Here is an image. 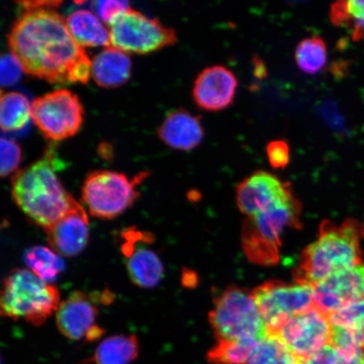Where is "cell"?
<instances>
[{
    "mask_svg": "<svg viewBox=\"0 0 364 364\" xmlns=\"http://www.w3.org/2000/svg\"><path fill=\"white\" fill-rule=\"evenodd\" d=\"M275 336L299 361L304 360L331 345L329 317L314 306L291 318Z\"/></svg>",
    "mask_w": 364,
    "mask_h": 364,
    "instance_id": "obj_11",
    "label": "cell"
},
{
    "mask_svg": "<svg viewBox=\"0 0 364 364\" xmlns=\"http://www.w3.org/2000/svg\"><path fill=\"white\" fill-rule=\"evenodd\" d=\"M336 364H364V353L351 356L339 354Z\"/></svg>",
    "mask_w": 364,
    "mask_h": 364,
    "instance_id": "obj_36",
    "label": "cell"
},
{
    "mask_svg": "<svg viewBox=\"0 0 364 364\" xmlns=\"http://www.w3.org/2000/svg\"><path fill=\"white\" fill-rule=\"evenodd\" d=\"M131 59L120 49L109 46L93 58L91 76L103 88H117L131 75Z\"/></svg>",
    "mask_w": 364,
    "mask_h": 364,
    "instance_id": "obj_19",
    "label": "cell"
},
{
    "mask_svg": "<svg viewBox=\"0 0 364 364\" xmlns=\"http://www.w3.org/2000/svg\"><path fill=\"white\" fill-rule=\"evenodd\" d=\"M27 268L45 283L52 284L65 269V262L53 250L45 247H34L25 255Z\"/></svg>",
    "mask_w": 364,
    "mask_h": 364,
    "instance_id": "obj_24",
    "label": "cell"
},
{
    "mask_svg": "<svg viewBox=\"0 0 364 364\" xmlns=\"http://www.w3.org/2000/svg\"><path fill=\"white\" fill-rule=\"evenodd\" d=\"M0 154H1V166L0 174L3 177L16 172L21 161V149L16 141L2 136L0 139Z\"/></svg>",
    "mask_w": 364,
    "mask_h": 364,
    "instance_id": "obj_29",
    "label": "cell"
},
{
    "mask_svg": "<svg viewBox=\"0 0 364 364\" xmlns=\"http://www.w3.org/2000/svg\"><path fill=\"white\" fill-rule=\"evenodd\" d=\"M295 61L300 70L316 75L325 67L327 47L324 39L318 36L304 38L295 49Z\"/></svg>",
    "mask_w": 364,
    "mask_h": 364,
    "instance_id": "obj_26",
    "label": "cell"
},
{
    "mask_svg": "<svg viewBox=\"0 0 364 364\" xmlns=\"http://www.w3.org/2000/svg\"><path fill=\"white\" fill-rule=\"evenodd\" d=\"M50 247L59 256H78L89 242L90 224L87 213L77 202L70 211L44 230Z\"/></svg>",
    "mask_w": 364,
    "mask_h": 364,
    "instance_id": "obj_16",
    "label": "cell"
},
{
    "mask_svg": "<svg viewBox=\"0 0 364 364\" xmlns=\"http://www.w3.org/2000/svg\"><path fill=\"white\" fill-rule=\"evenodd\" d=\"M315 307L330 316L345 304L364 299V262L336 273L314 287Z\"/></svg>",
    "mask_w": 364,
    "mask_h": 364,
    "instance_id": "obj_14",
    "label": "cell"
},
{
    "mask_svg": "<svg viewBox=\"0 0 364 364\" xmlns=\"http://www.w3.org/2000/svg\"><path fill=\"white\" fill-rule=\"evenodd\" d=\"M139 354V343L135 335H116L105 339L92 357L82 364H130Z\"/></svg>",
    "mask_w": 364,
    "mask_h": 364,
    "instance_id": "obj_21",
    "label": "cell"
},
{
    "mask_svg": "<svg viewBox=\"0 0 364 364\" xmlns=\"http://www.w3.org/2000/svg\"><path fill=\"white\" fill-rule=\"evenodd\" d=\"M56 286L45 283L28 268H16L3 282L0 312L13 321L23 318L29 324H44L60 304Z\"/></svg>",
    "mask_w": 364,
    "mask_h": 364,
    "instance_id": "obj_4",
    "label": "cell"
},
{
    "mask_svg": "<svg viewBox=\"0 0 364 364\" xmlns=\"http://www.w3.org/2000/svg\"><path fill=\"white\" fill-rule=\"evenodd\" d=\"M31 119H33V110L26 95L16 91L2 92L0 126L4 133H16L26 129Z\"/></svg>",
    "mask_w": 364,
    "mask_h": 364,
    "instance_id": "obj_22",
    "label": "cell"
},
{
    "mask_svg": "<svg viewBox=\"0 0 364 364\" xmlns=\"http://www.w3.org/2000/svg\"><path fill=\"white\" fill-rule=\"evenodd\" d=\"M294 197L289 181L264 171L253 172L236 188V203L247 218L256 216Z\"/></svg>",
    "mask_w": 364,
    "mask_h": 364,
    "instance_id": "obj_13",
    "label": "cell"
},
{
    "mask_svg": "<svg viewBox=\"0 0 364 364\" xmlns=\"http://www.w3.org/2000/svg\"><path fill=\"white\" fill-rule=\"evenodd\" d=\"M252 294L269 336H275L291 318L315 306L314 287L297 282H267Z\"/></svg>",
    "mask_w": 364,
    "mask_h": 364,
    "instance_id": "obj_8",
    "label": "cell"
},
{
    "mask_svg": "<svg viewBox=\"0 0 364 364\" xmlns=\"http://www.w3.org/2000/svg\"><path fill=\"white\" fill-rule=\"evenodd\" d=\"M262 341H218L207 358L212 364H245Z\"/></svg>",
    "mask_w": 364,
    "mask_h": 364,
    "instance_id": "obj_27",
    "label": "cell"
},
{
    "mask_svg": "<svg viewBox=\"0 0 364 364\" xmlns=\"http://www.w3.org/2000/svg\"><path fill=\"white\" fill-rule=\"evenodd\" d=\"M157 134L168 147L189 151L202 143L205 132L201 117L180 108L168 114Z\"/></svg>",
    "mask_w": 364,
    "mask_h": 364,
    "instance_id": "obj_18",
    "label": "cell"
},
{
    "mask_svg": "<svg viewBox=\"0 0 364 364\" xmlns=\"http://www.w3.org/2000/svg\"><path fill=\"white\" fill-rule=\"evenodd\" d=\"M109 30L112 47L125 53H149L177 41L174 29L131 8L121 14Z\"/></svg>",
    "mask_w": 364,
    "mask_h": 364,
    "instance_id": "obj_9",
    "label": "cell"
},
{
    "mask_svg": "<svg viewBox=\"0 0 364 364\" xmlns=\"http://www.w3.org/2000/svg\"><path fill=\"white\" fill-rule=\"evenodd\" d=\"M63 162L55 144H49L43 156L11 178V194L18 208L44 230L56 223L77 203L57 175Z\"/></svg>",
    "mask_w": 364,
    "mask_h": 364,
    "instance_id": "obj_2",
    "label": "cell"
},
{
    "mask_svg": "<svg viewBox=\"0 0 364 364\" xmlns=\"http://www.w3.org/2000/svg\"><path fill=\"white\" fill-rule=\"evenodd\" d=\"M218 341H263L269 336L252 292L231 286L218 295L209 313Z\"/></svg>",
    "mask_w": 364,
    "mask_h": 364,
    "instance_id": "obj_6",
    "label": "cell"
},
{
    "mask_svg": "<svg viewBox=\"0 0 364 364\" xmlns=\"http://www.w3.org/2000/svg\"><path fill=\"white\" fill-rule=\"evenodd\" d=\"M299 361L276 336L259 343L245 364H299Z\"/></svg>",
    "mask_w": 364,
    "mask_h": 364,
    "instance_id": "obj_28",
    "label": "cell"
},
{
    "mask_svg": "<svg viewBox=\"0 0 364 364\" xmlns=\"http://www.w3.org/2000/svg\"><path fill=\"white\" fill-rule=\"evenodd\" d=\"M267 156L273 169H285L290 162V147L283 139L270 141L267 144Z\"/></svg>",
    "mask_w": 364,
    "mask_h": 364,
    "instance_id": "obj_31",
    "label": "cell"
},
{
    "mask_svg": "<svg viewBox=\"0 0 364 364\" xmlns=\"http://www.w3.org/2000/svg\"><path fill=\"white\" fill-rule=\"evenodd\" d=\"M302 205L296 197L253 217L245 218L243 250L253 263L273 266L279 262L282 237L287 230L301 225Z\"/></svg>",
    "mask_w": 364,
    "mask_h": 364,
    "instance_id": "obj_5",
    "label": "cell"
},
{
    "mask_svg": "<svg viewBox=\"0 0 364 364\" xmlns=\"http://www.w3.org/2000/svg\"><path fill=\"white\" fill-rule=\"evenodd\" d=\"M121 250L126 258L129 279L139 288L151 289L156 287L164 276L161 258L149 247L154 241L149 232L129 228L122 232Z\"/></svg>",
    "mask_w": 364,
    "mask_h": 364,
    "instance_id": "obj_12",
    "label": "cell"
},
{
    "mask_svg": "<svg viewBox=\"0 0 364 364\" xmlns=\"http://www.w3.org/2000/svg\"><path fill=\"white\" fill-rule=\"evenodd\" d=\"M328 317L332 326L343 330L364 350V299L345 304Z\"/></svg>",
    "mask_w": 364,
    "mask_h": 364,
    "instance_id": "obj_25",
    "label": "cell"
},
{
    "mask_svg": "<svg viewBox=\"0 0 364 364\" xmlns=\"http://www.w3.org/2000/svg\"><path fill=\"white\" fill-rule=\"evenodd\" d=\"M8 44L27 75L54 85L90 80L92 61L53 9L23 12L8 34Z\"/></svg>",
    "mask_w": 364,
    "mask_h": 364,
    "instance_id": "obj_1",
    "label": "cell"
},
{
    "mask_svg": "<svg viewBox=\"0 0 364 364\" xmlns=\"http://www.w3.org/2000/svg\"><path fill=\"white\" fill-rule=\"evenodd\" d=\"M33 121L44 138L59 141L78 133L83 124L84 109L77 95L58 89L36 98L31 103Z\"/></svg>",
    "mask_w": 364,
    "mask_h": 364,
    "instance_id": "obj_10",
    "label": "cell"
},
{
    "mask_svg": "<svg viewBox=\"0 0 364 364\" xmlns=\"http://www.w3.org/2000/svg\"><path fill=\"white\" fill-rule=\"evenodd\" d=\"M62 1H19L18 4L26 11L40 10V9H54L61 6Z\"/></svg>",
    "mask_w": 364,
    "mask_h": 364,
    "instance_id": "obj_34",
    "label": "cell"
},
{
    "mask_svg": "<svg viewBox=\"0 0 364 364\" xmlns=\"http://www.w3.org/2000/svg\"><path fill=\"white\" fill-rule=\"evenodd\" d=\"M339 353L331 345L326 346L299 364H336Z\"/></svg>",
    "mask_w": 364,
    "mask_h": 364,
    "instance_id": "obj_33",
    "label": "cell"
},
{
    "mask_svg": "<svg viewBox=\"0 0 364 364\" xmlns=\"http://www.w3.org/2000/svg\"><path fill=\"white\" fill-rule=\"evenodd\" d=\"M95 15L106 24L111 26L121 14L129 10V3L119 0H100L92 3Z\"/></svg>",
    "mask_w": 364,
    "mask_h": 364,
    "instance_id": "obj_30",
    "label": "cell"
},
{
    "mask_svg": "<svg viewBox=\"0 0 364 364\" xmlns=\"http://www.w3.org/2000/svg\"><path fill=\"white\" fill-rule=\"evenodd\" d=\"M22 66L12 53H4L0 60V82L3 87L11 86L20 80L22 75Z\"/></svg>",
    "mask_w": 364,
    "mask_h": 364,
    "instance_id": "obj_32",
    "label": "cell"
},
{
    "mask_svg": "<svg viewBox=\"0 0 364 364\" xmlns=\"http://www.w3.org/2000/svg\"><path fill=\"white\" fill-rule=\"evenodd\" d=\"M149 172L129 179L122 173L98 170L89 173L82 186L81 201L91 216L114 220L133 206L139 197L136 189Z\"/></svg>",
    "mask_w": 364,
    "mask_h": 364,
    "instance_id": "obj_7",
    "label": "cell"
},
{
    "mask_svg": "<svg viewBox=\"0 0 364 364\" xmlns=\"http://www.w3.org/2000/svg\"><path fill=\"white\" fill-rule=\"evenodd\" d=\"M65 21L73 38L81 48L112 45L110 30L92 11L80 9L70 13Z\"/></svg>",
    "mask_w": 364,
    "mask_h": 364,
    "instance_id": "obj_20",
    "label": "cell"
},
{
    "mask_svg": "<svg viewBox=\"0 0 364 364\" xmlns=\"http://www.w3.org/2000/svg\"><path fill=\"white\" fill-rule=\"evenodd\" d=\"M363 236L364 226L353 218L341 225L322 222L317 240L300 256L299 266L293 272L294 281L315 287L336 273L358 265L363 262L360 243Z\"/></svg>",
    "mask_w": 364,
    "mask_h": 364,
    "instance_id": "obj_3",
    "label": "cell"
},
{
    "mask_svg": "<svg viewBox=\"0 0 364 364\" xmlns=\"http://www.w3.org/2000/svg\"><path fill=\"white\" fill-rule=\"evenodd\" d=\"M254 75L259 80L265 79L267 76V70L262 58L258 56L253 58Z\"/></svg>",
    "mask_w": 364,
    "mask_h": 364,
    "instance_id": "obj_35",
    "label": "cell"
},
{
    "mask_svg": "<svg viewBox=\"0 0 364 364\" xmlns=\"http://www.w3.org/2000/svg\"><path fill=\"white\" fill-rule=\"evenodd\" d=\"M99 295L75 291L59 304L56 324L63 336L72 341L86 339L90 331L97 326Z\"/></svg>",
    "mask_w": 364,
    "mask_h": 364,
    "instance_id": "obj_17",
    "label": "cell"
},
{
    "mask_svg": "<svg viewBox=\"0 0 364 364\" xmlns=\"http://www.w3.org/2000/svg\"><path fill=\"white\" fill-rule=\"evenodd\" d=\"M332 24L344 27L354 41H364V0H348L331 4Z\"/></svg>",
    "mask_w": 364,
    "mask_h": 364,
    "instance_id": "obj_23",
    "label": "cell"
},
{
    "mask_svg": "<svg viewBox=\"0 0 364 364\" xmlns=\"http://www.w3.org/2000/svg\"><path fill=\"white\" fill-rule=\"evenodd\" d=\"M238 80L229 68L215 65L205 68L194 82L193 97L207 112H220L234 103Z\"/></svg>",
    "mask_w": 364,
    "mask_h": 364,
    "instance_id": "obj_15",
    "label": "cell"
}]
</instances>
